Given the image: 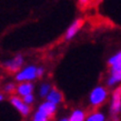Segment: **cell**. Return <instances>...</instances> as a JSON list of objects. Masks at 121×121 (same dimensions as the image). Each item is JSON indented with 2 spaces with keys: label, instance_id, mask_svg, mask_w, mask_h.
Returning a JSON list of instances; mask_svg holds the SVG:
<instances>
[{
  "label": "cell",
  "instance_id": "cell-11",
  "mask_svg": "<svg viewBox=\"0 0 121 121\" xmlns=\"http://www.w3.org/2000/svg\"><path fill=\"white\" fill-rule=\"evenodd\" d=\"M69 121H86V114L82 110H74L69 118Z\"/></svg>",
  "mask_w": 121,
  "mask_h": 121
},
{
  "label": "cell",
  "instance_id": "cell-19",
  "mask_svg": "<svg viewBox=\"0 0 121 121\" xmlns=\"http://www.w3.org/2000/svg\"><path fill=\"white\" fill-rule=\"evenodd\" d=\"M79 1H80L81 4H86V2H88L89 0H79Z\"/></svg>",
  "mask_w": 121,
  "mask_h": 121
},
{
  "label": "cell",
  "instance_id": "cell-14",
  "mask_svg": "<svg viewBox=\"0 0 121 121\" xmlns=\"http://www.w3.org/2000/svg\"><path fill=\"white\" fill-rule=\"evenodd\" d=\"M48 117L40 110H37V112L33 116V121H47Z\"/></svg>",
  "mask_w": 121,
  "mask_h": 121
},
{
  "label": "cell",
  "instance_id": "cell-18",
  "mask_svg": "<svg viewBox=\"0 0 121 121\" xmlns=\"http://www.w3.org/2000/svg\"><path fill=\"white\" fill-rule=\"evenodd\" d=\"M59 121H69V119L68 118H62V119H60Z\"/></svg>",
  "mask_w": 121,
  "mask_h": 121
},
{
  "label": "cell",
  "instance_id": "cell-8",
  "mask_svg": "<svg viewBox=\"0 0 121 121\" xmlns=\"http://www.w3.org/2000/svg\"><path fill=\"white\" fill-rule=\"evenodd\" d=\"M38 110L42 111L48 118H50L51 116H53V113H55L56 110H57V104H55V103H52L47 100L46 102H43L38 108Z\"/></svg>",
  "mask_w": 121,
  "mask_h": 121
},
{
  "label": "cell",
  "instance_id": "cell-4",
  "mask_svg": "<svg viewBox=\"0 0 121 121\" xmlns=\"http://www.w3.org/2000/svg\"><path fill=\"white\" fill-rule=\"evenodd\" d=\"M111 113L118 114L121 111V87L114 89L112 92V101H111Z\"/></svg>",
  "mask_w": 121,
  "mask_h": 121
},
{
  "label": "cell",
  "instance_id": "cell-3",
  "mask_svg": "<svg viewBox=\"0 0 121 121\" xmlns=\"http://www.w3.org/2000/svg\"><path fill=\"white\" fill-rule=\"evenodd\" d=\"M108 92L103 87H97L91 91L90 95H89V100L92 106H99L106 100Z\"/></svg>",
  "mask_w": 121,
  "mask_h": 121
},
{
  "label": "cell",
  "instance_id": "cell-16",
  "mask_svg": "<svg viewBox=\"0 0 121 121\" xmlns=\"http://www.w3.org/2000/svg\"><path fill=\"white\" fill-rule=\"evenodd\" d=\"M13 90H15V84L13 83H8L4 86V91L11 92V91H13Z\"/></svg>",
  "mask_w": 121,
  "mask_h": 121
},
{
  "label": "cell",
  "instance_id": "cell-12",
  "mask_svg": "<svg viewBox=\"0 0 121 121\" xmlns=\"http://www.w3.org/2000/svg\"><path fill=\"white\" fill-rule=\"evenodd\" d=\"M104 116L101 112H93L86 118V121H104Z\"/></svg>",
  "mask_w": 121,
  "mask_h": 121
},
{
  "label": "cell",
  "instance_id": "cell-7",
  "mask_svg": "<svg viewBox=\"0 0 121 121\" xmlns=\"http://www.w3.org/2000/svg\"><path fill=\"white\" fill-rule=\"evenodd\" d=\"M83 25V20L82 19H77L76 21H73L71 25L69 26V28L67 29V32H66V38L67 40H70V39H72V38L77 35V32L80 30V28L82 27Z\"/></svg>",
  "mask_w": 121,
  "mask_h": 121
},
{
  "label": "cell",
  "instance_id": "cell-6",
  "mask_svg": "<svg viewBox=\"0 0 121 121\" xmlns=\"http://www.w3.org/2000/svg\"><path fill=\"white\" fill-rule=\"evenodd\" d=\"M10 101H11V103H12V106L15 107L22 116H27V114L30 112L29 104H27V103L25 102L23 100L20 99V98H18V97H12Z\"/></svg>",
  "mask_w": 121,
  "mask_h": 121
},
{
  "label": "cell",
  "instance_id": "cell-17",
  "mask_svg": "<svg viewBox=\"0 0 121 121\" xmlns=\"http://www.w3.org/2000/svg\"><path fill=\"white\" fill-rule=\"evenodd\" d=\"M37 73H38V77H40L41 74L43 73V68H38V71H37Z\"/></svg>",
  "mask_w": 121,
  "mask_h": 121
},
{
  "label": "cell",
  "instance_id": "cell-2",
  "mask_svg": "<svg viewBox=\"0 0 121 121\" xmlns=\"http://www.w3.org/2000/svg\"><path fill=\"white\" fill-rule=\"evenodd\" d=\"M38 68L35 66H28L26 68H23L22 70H20L17 76H16V79L18 81H31L33 79H36L38 78Z\"/></svg>",
  "mask_w": 121,
  "mask_h": 121
},
{
  "label": "cell",
  "instance_id": "cell-15",
  "mask_svg": "<svg viewBox=\"0 0 121 121\" xmlns=\"http://www.w3.org/2000/svg\"><path fill=\"white\" fill-rule=\"evenodd\" d=\"M33 100H35V98H33L32 93H30V95H27L23 97V101L27 103V104H31V103L33 102Z\"/></svg>",
  "mask_w": 121,
  "mask_h": 121
},
{
  "label": "cell",
  "instance_id": "cell-13",
  "mask_svg": "<svg viewBox=\"0 0 121 121\" xmlns=\"http://www.w3.org/2000/svg\"><path fill=\"white\" fill-rule=\"evenodd\" d=\"M51 90V87H50V84L48 83H43L42 86L40 87V90H39V93H40L41 97H47L48 93L50 92Z\"/></svg>",
  "mask_w": 121,
  "mask_h": 121
},
{
  "label": "cell",
  "instance_id": "cell-5",
  "mask_svg": "<svg viewBox=\"0 0 121 121\" xmlns=\"http://www.w3.org/2000/svg\"><path fill=\"white\" fill-rule=\"evenodd\" d=\"M22 63H23V58H22L21 55H17L15 58L10 59V60H7L6 62L4 63V66L7 68L9 71H18L20 68L22 67Z\"/></svg>",
  "mask_w": 121,
  "mask_h": 121
},
{
  "label": "cell",
  "instance_id": "cell-1",
  "mask_svg": "<svg viewBox=\"0 0 121 121\" xmlns=\"http://www.w3.org/2000/svg\"><path fill=\"white\" fill-rule=\"evenodd\" d=\"M109 66H110V77L107 81L108 86H114L121 82V51L117 52L109 59Z\"/></svg>",
  "mask_w": 121,
  "mask_h": 121
},
{
  "label": "cell",
  "instance_id": "cell-10",
  "mask_svg": "<svg viewBox=\"0 0 121 121\" xmlns=\"http://www.w3.org/2000/svg\"><path fill=\"white\" fill-rule=\"evenodd\" d=\"M47 100L52 103H55V104H58V103H60L62 101V95H61V92H59L58 90L51 89L50 92H49L47 95Z\"/></svg>",
  "mask_w": 121,
  "mask_h": 121
},
{
  "label": "cell",
  "instance_id": "cell-9",
  "mask_svg": "<svg viewBox=\"0 0 121 121\" xmlns=\"http://www.w3.org/2000/svg\"><path fill=\"white\" fill-rule=\"evenodd\" d=\"M32 90H33V84L30 83L29 81H23L17 87V92L22 97L32 93Z\"/></svg>",
  "mask_w": 121,
  "mask_h": 121
},
{
  "label": "cell",
  "instance_id": "cell-20",
  "mask_svg": "<svg viewBox=\"0 0 121 121\" xmlns=\"http://www.w3.org/2000/svg\"><path fill=\"white\" fill-rule=\"evenodd\" d=\"M2 99H4V95H1V93H0V101H1V100H2Z\"/></svg>",
  "mask_w": 121,
  "mask_h": 121
}]
</instances>
